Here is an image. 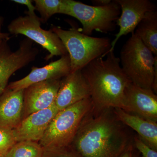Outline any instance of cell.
Returning a JSON list of instances; mask_svg holds the SVG:
<instances>
[{"label":"cell","mask_w":157,"mask_h":157,"mask_svg":"<svg viewBox=\"0 0 157 157\" xmlns=\"http://www.w3.org/2000/svg\"><path fill=\"white\" fill-rule=\"evenodd\" d=\"M135 134L117 118L114 108L92 109L70 146L84 157H119L133 143Z\"/></svg>","instance_id":"cell-1"},{"label":"cell","mask_w":157,"mask_h":157,"mask_svg":"<svg viewBox=\"0 0 157 157\" xmlns=\"http://www.w3.org/2000/svg\"><path fill=\"white\" fill-rule=\"evenodd\" d=\"M106 56L95 59L81 70L89 87L93 111L121 108L125 89L132 82L114 51Z\"/></svg>","instance_id":"cell-2"},{"label":"cell","mask_w":157,"mask_h":157,"mask_svg":"<svg viewBox=\"0 0 157 157\" xmlns=\"http://www.w3.org/2000/svg\"><path fill=\"white\" fill-rule=\"evenodd\" d=\"M51 30L57 35L67 51L70 60V72L81 70L95 59L104 58L111 48L109 38L85 35L76 26L64 30L54 26Z\"/></svg>","instance_id":"cell-3"},{"label":"cell","mask_w":157,"mask_h":157,"mask_svg":"<svg viewBox=\"0 0 157 157\" xmlns=\"http://www.w3.org/2000/svg\"><path fill=\"white\" fill-rule=\"evenodd\" d=\"M92 108L90 98L59 110L51 122L39 144L44 149L70 146L82 120Z\"/></svg>","instance_id":"cell-4"},{"label":"cell","mask_w":157,"mask_h":157,"mask_svg":"<svg viewBox=\"0 0 157 157\" xmlns=\"http://www.w3.org/2000/svg\"><path fill=\"white\" fill-rule=\"evenodd\" d=\"M119 59L122 69L132 83L152 90L157 56L154 55L135 33L123 46Z\"/></svg>","instance_id":"cell-5"},{"label":"cell","mask_w":157,"mask_h":157,"mask_svg":"<svg viewBox=\"0 0 157 157\" xmlns=\"http://www.w3.org/2000/svg\"><path fill=\"white\" fill-rule=\"evenodd\" d=\"M121 13L120 6L115 0L103 7L89 6L74 0H62L59 14L78 20L82 25V33L90 36L94 31L107 34L115 30Z\"/></svg>","instance_id":"cell-6"},{"label":"cell","mask_w":157,"mask_h":157,"mask_svg":"<svg viewBox=\"0 0 157 157\" xmlns=\"http://www.w3.org/2000/svg\"><path fill=\"white\" fill-rule=\"evenodd\" d=\"M25 16H19L11 21L8 26L9 33L24 35L34 41L49 52L45 58L48 61L55 56H62L68 54L61 39L51 30H46L41 28L40 17L36 14L27 11Z\"/></svg>","instance_id":"cell-7"},{"label":"cell","mask_w":157,"mask_h":157,"mask_svg":"<svg viewBox=\"0 0 157 157\" xmlns=\"http://www.w3.org/2000/svg\"><path fill=\"white\" fill-rule=\"evenodd\" d=\"M8 41L3 40L0 45V96L7 88L11 76L33 62L39 53L28 38L21 41L15 52L11 50Z\"/></svg>","instance_id":"cell-8"},{"label":"cell","mask_w":157,"mask_h":157,"mask_svg":"<svg viewBox=\"0 0 157 157\" xmlns=\"http://www.w3.org/2000/svg\"><path fill=\"white\" fill-rule=\"evenodd\" d=\"M121 109L157 122V94L131 82L124 92Z\"/></svg>","instance_id":"cell-9"},{"label":"cell","mask_w":157,"mask_h":157,"mask_svg":"<svg viewBox=\"0 0 157 157\" xmlns=\"http://www.w3.org/2000/svg\"><path fill=\"white\" fill-rule=\"evenodd\" d=\"M115 1L120 6L121 9L120 15L117 21L119 31L111 42V48L108 53L114 51L117 42L122 36L130 33H135L138 24L147 12L157 11L156 5L149 0Z\"/></svg>","instance_id":"cell-10"},{"label":"cell","mask_w":157,"mask_h":157,"mask_svg":"<svg viewBox=\"0 0 157 157\" xmlns=\"http://www.w3.org/2000/svg\"><path fill=\"white\" fill-rule=\"evenodd\" d=\"M61 79H51L31 85L24 90L23 119L55 104Z\"/></svg>","instance_id":"cell-11"},{"label":"cell","mask_w":157,"mask_h":157,"mask_svg":"<svg viewBox=\"0 0 157 157\" xmlns=\"http://www.w3.org/2000/svg\"><path fill=\"white\" fill-rule=\"evenodd\" d=\"M90 98L87 82L81 70H77L61 79L55 105L59 111Z\"/></svg>","instance_id":"cell-12"},{"label":"cell","mask_w":157,"mask_h":157,"mask_svg":"<svg viewBox=\"0 0 157 157\" xmlns=\"http://www.w3.org/2000/svg\"><path fill=\"white\" fill-rule=\"evenodd\" d=\"M59 111L54 104L23 119L18 126L13 129L16 141L29 140L39 142Z\"/></svg>","instance_id":"cell-13"},{"label":"cell","mask_w":157,"mask_h":157,"mask_svg":"<svg viewBox=\"0 0 157 157\" xmlns=\"http://www.w3.org/2000/svg\"><path fill=\"white\" fill-rule=\"evenodd\" d=\"M70 71V60L67 54L42 67H33L27 76L11 82L7 88L13 90H24L38 82L51 79H61L69 74Z\"/></svg>","instance_id":"cell-14"},{"label":"cell","mask_w":157,"mask_h":157,"mask_svg":"<svg viewBox=\"0 0 157 157\" xmlns=\"http://www.w3.org/2000/svg\"><path fill=\"white\" fill-rule=\"evenodd\" d=\"M24 90L7 88L0 96V126L14 129L22 120Z\"/></svg>","instance_id":"cell-15"},{"label":"cell","mask_w":157,"mask_h":157,"mask_svg":"<svg viewBox=\"0 0 157 157\" xmlns=\"http://www.w3.org/2000/svg\"><path fill=\"white\" fill-rule=\"evenodd\" d=\"M117 118L132 130L141 140L157 151V122L126 112L120 108H114Z\"/></svg>","instance_id":"cell-16"},{"label":"cell","mask_w":157,"mask_h":157,"mask_svg":"<svg viewBox=\"0 0 157 157\" xmlns=\"http://www.w3.org/2000/svg\"><path fill=\"white\" fill-rule=\"evenodd\" d=\"M135 34L157 56V11L147 12L135 29Z\"/></svg>","instance_id":"cell-17"},{"label":"cell","mask_w":157,"mask_h":157,"mask_svg":"<svg viewBox=\"0 0 157 157\" xmlns=\"http://www.w3.org/2000/svg\"><path fill=\"white\" fill-rule=\"evenodd\" d=\"M43 151L39 142L24 140L16 142L4 157H42Z\"/></svg>","instance_id":"cell-18"},{"label":"cell","mask_w":157,"mask_h":157,"mask_svg":"<svg viewBox=\"0 0 157 157\" xmlns=\"http://www.w3.org/2000/svg\"><path fill=\"white\" fill-rule=\"evenodd\" d=\"M35 8L39 12L41 22L45 23L52 16L59 13L62 0H35Z\"/></svg>","instance_id":"cell-19"},{"label":"cell","mask_w":157,"mask_h":157,"mask_svg":"<svg viewBox=\"0 0 157 157\" xmlns=\"http://www.w3.org/2000/svg\"><path fill=\"white\" fill-rule=\"evenodd\" d=\"M16 142L13 129L0 126V157H4Z\"/></svg>","instance_id":"cell-20"},{"label":"cell","mask_w":157,"mask_h":157,"mask_svg":"<svg viewBox=\"0 0 157 157\" xmlns=\"http://www.w3.org/2000/svg\"><path fill=\"white\" fill-rule=\"evenodd\" d=\"M43 149L42 157H84L70 145L55 149Z\"/></svg>","instance_id":"cell-21"},{"label":"cell","mask_w":157,"mask_h":157,"mask_svg":"<svg viewBox=\"0 0 157 157\" xmlns=\"http://www.w3.org/2000/svg\"><path fill=\"white\" fill-rule=\"evenodd\" d=\"M133 144L140 154V157H157V151L148 146L136 134L134 136Z\"/></svg>","instance_id":"cell-22"},{"label":"cell","mask_w":157,"mask_h":157,"mask_svg":"<svg viewBox=\"0 0 157 157\" xmlns=\"http://www.w3.org/2000/svg\"><path fill=\"white\" fill-rule=\"evenodd\" d=\"M119 157H140V155L133 143Z\"/></svg>","instance_id":"cell-23"},{"label":"cell","mask_w":157,"mask_h":157,"mask_svg":"<svg viewBox=\"0 0 157 157\" xmlns=\"http://www.w3.org/2000/svg\"><path fill=\"white\" fill-rule=\"evenodd\" d=\"M12 2L21 4V5H25L28 8V12L31 14H35V10H36L35 6L33 5V1L32 0H13Z\"/></svg>","instance_id":"cell-24"},{"label":"cell","mask_w":157,"mask_h":157,"mask_svg":"<svg viewBox=\"0 0 157 157\" xmlns=\"http://www.w3.org/2000/svg\"><path fill=\"white\" fill-rule=\"evenodd\" d=\"M4 21V17L2 16H0V39L9 41L10 39V34L9 33H3L2 31Z\"/></svg>","instance_id":"cell-25"},{"label":"cell","mask_w":157,"mask_h":157,"mask_svg":"<svg viewBox=\"0 0 157 157\" xmlns=\"http://www.w3.org/2000/svg\"><path fill=\"white\" fill-rule=\"evenodd\" d=\"M112 2L111 0H93L92 1L93 6L103 7L109 5Z\"/></svg>","instance_id":"cell-26"},{"label":"cell","mask_w":157,"mask_h":157,"mask_svg":"<svg viewBox=\"0 0 157 157\" xmlns=\"http://www.w3.org/2000/svg\"><path fill=\"white\" fill-rule=\"evenodd\" d=\"M3 40H3V39H0V45H1V44H2V42H3Z\"/></svg>","instance_id":"cell-27"}]
</instances>
